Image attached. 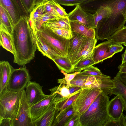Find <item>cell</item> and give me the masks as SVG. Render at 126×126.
I'll list each match as a JSON object with an SVG mask.
<instances>
[{
  "mask_svg": "<svg viewBox=\"0 0 126 126\" xmlns=\"http://www.w3.org/2000/svg\"><path fill=\"white\" fill-rule=\"evenodd\" d=\"M70 23L72 32L78 33L87 38L95 37V29L76 22L70 21Z\"/></svg>",
  "mask_w": 126,
  "mask_h": 126,
  "instance_id": "7402d4cb",
  "label": "cell"
},
{
  "mask_svg": "<svg viewBox=\"0 0 126 126\" xmlns=\"http://www.w3.org/2000/svg\"><path fill=\"white\" fill-rule=\"evenodd\" d=\"M12 126H34L24 89L22 91L19 107L13 121Z\"/></svg>",
  "mask_w": 126,
  "mask_h": 126,
  "instance_id": "ba28073f",
  "label": "cell"
},
{
  "mask_svg": "<svg viewBox=\"0 0 126 126\" xmlns=\"http://www.w3.org/2000/svg\"><path fill=\"white\" fill-rule=\"evenodd\" d=\"M110 44V42L108 40L95 46L92 55V58L94 61L95 64L111 58L109 49V46Z\"/></svg>",
  "mask_w": 126,
  "mask_h": 126,
  "instance_id": "2e32d148",
  "label": "cell"
},
{
  "mask_svg": "<svg viewBox=\"0 0 126 126\" xmlns=\"http://www.w3.org/2000/svg\"><path fill=\"white\" fill-rule=\"evenodd\" d=\"M60 5L71 6H80L91 1V0H53Z\"/></svg>",
  "mask_w": 126,
  "mask_h": 126,
  "instance_id": "e575fe53",
  "label": "cell"
},
{
  "mask_svg": "<svg viewBox=\"0 0 126 126\" xmlns=\"http://www.w3.org/2000/svg\"><path fill=\"white\" fill-rule=\"evenodd\" d=\"M104 4L111 9L107 17L98 23L95 29L96 40L107 39L122 29L126 22V0H107Z\"/></svg>",
  "mask_w": 126,
  "mask_h": 126,
  "instance_id": "7a4b0ae2",
  "label": "cell"
},
{
  "mask_svg": "<svg viewBox=\"0 0 126 126\" xmlns=\"http://www.w3.org/2000/svg\"><path fill=\"white\" fill-rule=\"evenodd\" d=\"M72 35V37L69 40L67 57L73 65L82 49L87 38L73 32Z\"/></svg>",
  "mask_w": 126,
  "mask_h": 126,
  "instance_id": "8fae6325",
  "label": "cell"
},
{
  "mask_svg": "<svg viewBox=\"0 0 126 126\" xmlns=\"http://www.w3.org/2000/svg\"><path fill=\"white\" fill-rule=\"evenodd\" d=\"M122 83L126 86V73L118 72L116 75Z\"/></svg>",
  "mask_w": 126,
  "mask_h": 126,
  "instance_id": "bcb514c9",
  "label": "cell"
},
{
  "mask_svg": "<svg viewBox=\"0 0 126 126\" xmlns=\"http://www.w3.org/2000/svg\"><path fill=\"white\" fill-rule=\"evenodd\" d=\"M31 79L28 71L26 68L13 69L6 89L9 91L14 92L22 91L25 88Z\"/></svg>",
  "mask_w": 126,
  "mask_h": 126,
  "instance_id": "52a82bcc",
  "label": "cell"
},
{
  "mask_svg": "<svg viewBox=\"0 0 126 126\" xmlns=\"http://www.w3.org/2000/svg\"><path fill=\"white\" fill-rule=\"evenodd\" d=\"M48 0H43L39 4L35 6L30 13L29 17L32 25L34 21L39 16L46 13V4Z\"/></svg>",
  "mask_w": 126,
  "mask_h": 126,
  "instance_id": "f1b7e54d",
  "label": "cell"
},
{
  "mask_svg": "<svg viewBox=\"0 0 126 126\" xmlns=\"http://www.w3.org/2000/svg\"><path fill=\"white\" fill-rule=\"evenodd\" d=\"M43 24L50 28L71 30L70 21L68 17L51 19Z\"/></svg>",
  "mask_w": 126,
  "mask_h": 126,
  "instance_id": "484cf974",
  "label": "cell"
},
{
  "mask_svg": "<svg viewBox=\"0 0 126 126\" xmlns=\"http://www.w3.org/2000/svg\"><path fill=\"white\" fill-rule=\"evenodd\" d=\"M126 126V122L123 114L119 120L115 121L110 120L106 125V126Z\"/></svg>",
  "mask_w": 126,
  "mask_h": 126,
  "instance_id": "b9f144b4",
  "label": "cell"
},
{
  "mask_svg": "<svg viewBox=\"0 0 126 126\" xmlns=\"http://www.w3.org/2000/svg\"><path fill=\"white\" fill-rule=\"evenodd\" d=\"M118 68L119 70L118 72L126 73V62L119 65Z\"/></svg>",
  "mask_w": 126,
  "mask_h": 126,
  "instance_id": "7dc6e473",
  "label": "cell"
},
{
  "mask_svg": "<svg viewBox=\"0 0 126 126\" xmlns=\"http://www.w3.org/2000/svg\"><path fill=\"white\" fill-rule=\"evenodd\" d=\"M19 10L22 16H29V14L23 5L21 0H12Z\"/></svg>",
  "mask_w": 126,
  "mask_h": 126,
  "instance_id": "7bdbcfd3",
  "label": "cell"
},
{
  "mask_svg": "<svg viewBox=\"0 0 126 126\" xmlns=\"http://www.w3.org/2000/svg\"><path fill=\"white\" fill-rule=\"evenodd\" d=\"M116 96L109 101L108 106V113L110 120H119L123 114L124 105L120 97Z\"/></svg>",
  "mask_w": 126,
  "mask_h": 126,
  "instance_id": "4fadbf2b",
  "label": "cell"
},
{
  "mask_svg": "<svg viewBox=\"0 0 126 126\" xmlns=\"http://www.w3.org/2000/svg\"><path fill=\"white\" fill-rule=\"evenodd\" d=\"M0 45L3 48L11 53H15L12 35L0 29Z\"/></svg>",
  "mask_w": 126,
  "mask_h": 126,
  "instance_id": "4316f807",
  "label": "cell"
},
{
  "mask_svg": "<svg viewBox=\"0 0 126 126\" xmlns=\"http://www.w3.org/2000/svg\"><path fill=\"white\" fill-rule=\"evenodd\" d=\"M50 28L54 33L63 38L70 39L72 37V32L71 30L53 28Z\"/></svg>",
  "mask_w": 126,
  "mask_h": 126,
  "instance_id": "8d00e7d4",
  "label": "cell"
},
{
  "mask_svg": "<svg viewBox=\"0 0 126 126\" xmlns=\"http://www.w3.org/2000/svg\"><path fill=\"white\" fill-rule=\"evenodd\" d=\"M55 94H50L48 96L30 107L31 118L33 121L41 116L52 103L55 102Z\"/></svg>",
  "mask_w": 126,
  "mask_h": 126,
  "instance_id": "7c38bea8",
  "label": "cell"
},
{
  "mask_svg": "<svg viewBox=\"0 0 126 126\" xmlns=\"http://www.w3.org/2000/svg\"><path fill=\"white\" fill-rule=\"evenodd\" d=\"M51 94H56L55 98V102L57 103L67 98L70 95L69 89L65 84L60 85L49 90Z\"/></svg>",
  "mask_w": 126,
  "mask_h": 126,
  "instance_id": "cb8c5ba5",
  "label": "cell"
},
{
  "mask_svg": "<svg viewBox=\"0 0 126 126\" xmlns=\"http://www.w3.org/2000/svg\"><path fill=\"white\" fill-rule=\"evenodd\" d=\"M122 44L126 47V42L123 43Z\"/></svg>",
  "mask_w": 126,
  "mask_h": 126,
  "instance_id": "816d5d0a",
  "label": "cell"
},
{
  "mask_svg": "<svg viewBox=\"0 0 126 126\" xmlns=\"http://www.w3.org/2000/svg\"><path fill=\"white\" fill-rule=\"evenodd\" d=\"M124 48L122 44H110L109 46V49L111 57H112L115 54L122 51Z\"/></svg>",
  "mask_w": 126,
  "mask_h": 126,
  "instance_id": "60d3db41",
  "label": "cell"
},
{
  "mask_svg": "<svg viewBox=\"0 0 126 126\" xmlns=\"http://www.w3.org/2000/svg\"><path fill=\"white\" fill-rule=\"evenodd\" d=\"M14 26L12 20L8 13L0 5V29L12 35Z\"/></svg>",
  "mask_w": 126,
  "mask_h": 126,
  "instance_id": "603a6c76",
  "label": "cell"
},
{
  "mask_svg": "<svg viewBox=\"0 0 126 126\" xmlns=\"http://www.w3.org/2000/svg\"><path fill=\"white\" fill-rule=\"evenodd\" d=\"M49 2L60 17H68V14L66 13L65 9L60 4L53 0H49Z\"/></svg>",
  "mask_w": 126,
  "mask_h": 126,
  "instance_id": "ab89813d",
  "label": "cell"
},
{
  "mask_svg": "<svg viewBox=\"0 0 126 126\" xmlns=\"http://www.w3.org/2000/svg\"><path fill=\"white\" fill-rule=\"evenodd\" d=\"M13 68L7 61L0 62V94L6 89Z\"/></svg>",
  "mask_w": 126,
  "mask_h": 126,
  "instance_id": "e0dca14e",
  "label": "cell"
},
{
  "mask_svg": "<svg viewBox=\"0 0 126 126\" xmlns=\"http://www.w3.org/2000/svg\"><path fill=\"white\" fill-rule=\"evenodd\" d=\"M21 0L25 8L30 14L34 7L35 0Z\"/></svg>",
  "mask_w": 126,
  "mask_h": 126,
  "instance_id": "ee69618b",
  "label": "cell"
},
{
  "mask_svg": "<svg viewBox=\"0 0 126 126\" xmlns=\"http://www.w3.org/2000/svg\"><path fill=\"white\" fill-rule=\"evenodd\" d=\"M25 90L27 99L30 107L48 97L42 90V86L35 81H30Z\"/></svg>",
  "mask_w": 126,
  "mask_h": 126,
  "instance_id": "30bf717a",
  "label": "cell"
},
{
  "mask_svg": "<svg viewBox=\"0 0 126 126\" xmlns=\"http://www.w3.org/2000/svg\"><path fill=\"white\" fill-rule=\"evenodd\" d=\"M88 76L83 75L80 73L77 74L71 81V85L70 87L76 86L79 87L82 89L84 88V83Z\"/></svg>",
  "mask_w": 126,
  "mask_h": 126,
  "instance_id": "836d02e7",
  "label": "cell"
},
{
  "mask_svg": "<svg viewBox=\"0 0 126 126\" xmlns=\"http://www.w3.org/2000/svg\"><path fill=\"white\" fill-rule=\"evenodd\" d=\"M36 32L63 56H67L70 39H66L57 35L53 32L50 28L43 24Z\"/></svg>",
  "mask_w": 126,
  "mask_h": 126,
  "instance_id": "5b68a950",
  "label": "cell"
},
{
  "mask_svg": "<svg viewBox=\"0 0 126 126\" xmlns=\"http://www.w3.org/2000/svg\"><path fill=\"white\" fill-rule=\"evenodd\" d=\"M108 94L101 92L88 109L81 116L82 126H106L110 120L107 107Z\"/></svg>",
  "mask_w": 126,
  "mask_h": 126,
  "instance_id": "3957f363",
  "label": "cell"
},
{
  "mask_svg": "<svg viewBox=\"0 0 126 126\" xmlns=\"http://www.w3.org/2000/svg\"><path fill=\"white\" fill-rule=\"evenodd\" d=\"M92 0H91V1H92Z\"/></svg>",
  "mask_w": 126,
  "mask_h": 126,
  "instance_id": "db71d44e",
  "label": "cell"
},
{
  "mask_svg": "<svg viewBox=\"0 0 126 126\" xmlns=\"http://www.w3.org/2000/svg\"><path fill=\"white\" fill-rule=\"evenodd\" d=\"M46 13H48L56 18L60 17L48 0L46 4Z\"/></svg>",
  "mask_w": 126,
  "mask_h": 126,
  "instance_id": "f6af8a7d",
  "label": "cell"
},
{
  "mask_svg": "<svg viewBox=\"0 0 126 126\" xmlns=\"http://www.w3.org/2000/svg\"><path fill=\"white\" fill-rule=\"evenodd\" d=\"M81 116L75 112L70 117L64 126H82Z\"/></svg>",
  "mask_w": 126,
  "mask_h": 126,
  "instance_id": "74e56055",
  "label": "cell"
},
{
  "mask_svg": "<svg viewBox=\"0 0 126 126\" xmlns=\"http://www.w3.org/2000/svg\"><path fill=\"white\" fill-rule=\"evenodd\" d=\"M55 18H56L47 13L39 16L34 21L32 25L33 28L36 33L44 23L50 19Z\"/></svg>",
  "mask_w": 126,
  "mask_h": 126,
  "instance_id": "1f68e13d",
  "label": "cell"
},
{
  "mask_svg": "<svg viewBox=\"0 0 126 126\" xmlns=\"http://www.w3.org/2000/svg\"><path fill=\"white\" fill-rule=\"evenodd\" d=\"M0 5L8 12L14 26L19 21L22 16L17 7L12 0H0Z\"/></svg>",
  "mask_w": 126,
  "mask_h": 126,
  "instance_id": "d6986e66",
  "label": "cell"
},
{
  "mask_svg": "<svg viewBox=\"0 0 126 126\" xmlns=\"http://www.w3.org/2000/svg\"><path fill=\"white\" fill-rule=\"evenodd\" d=\"M43 0H35L34 4V7L41 3Z\"/></svg>",
  "mask_w": 126,
  "mask_h": 126,
  "instance_id": "f907efd6",
  "label": "cell"
},
{
  "mask_svg": "<svg viewBox=\"0 0 126 126\" xmlns=\"http://www.w3.org/2000/svg\"><path fill=\"white\" fill-rule=\"evenodd\" d=\"M80 73L88 76H101L103 75L99 69L93 65L80 72Z\"/></svg>",
  "mask_w": 126,
  "mask_h": 126,
  "instance_id": "f35d334b",
  "label": "cell"
},
{
  "mask_svg": "<svg viewBox=\"0 0 126 126\" xmlns=\"http://www.w3.org/2000/svg\"><path fill=\"white\" fill-rule=\"evenodd\" d=\"M122 61L121 64L124 63L126 62V47L124 53L121 55Z\"/></svg>",
  "mask_w": 126,
  "mask_h": 126,
  "instance_id": "681fc988",
  "label": "cell"
},
{
  "mask_svg": "<svg viewBox=\"0 0 126 126\" xmlns=\"http://www.w3.org/2000/svg\"><path fill=\"white\" fill-rule=\"evenodd\" d=\"M56 111V103L54 102L41 116L33 121L34 126H52Z\"/></svg>",
  "mask_w": 126,
  "mask_h": 126,
  "instance_id": "5bb4252c",
  "label": "cell"
},
{
  "mask_svg": "<svg viewBox=\"0 0 126 126\" xmlns=\"http://www.w3.org/2000/svg\"><path fill=\"white\" fill-rule=\"evenodd\" d=\"M113 80L114 87L109 91L108 94H114L119 96L123 102L124 110L126 111V86L116 76L114 78Z\"/></svg>",
  "mask_w": 126,
  "mask_h": 126,
  "instance_id": "44dd1931",
  "label": "cell"
},
{
  "mask_svg": "<svg viewBox=\"0 0 126 126\" xmlns=\"http://www.w3.org/2000/svg\"><path fill=\"white\" fill-rule=\"evenodd\" d=\"M69 93L70 94L81 90L82 89L80 87L76 86H71L68 88Z\"/></svg>",
  "mask_w": 126,
  "mask_h": 126,
  "instance_id": "c3c4849f",
  "label": "cell"
},
{
  "mask_svg": "<svg viewBox=\"0 0 126 126\" xmlns=\"http://www.w3.org/2000/svg\"><path fill=\"white\" fill-rule=\"evenodd\" d=\"M61 72L64 75L65 77L63 79H58V82L59 83L65 84L66 86L68 88L71 85L70 82L71 81L77 74L80 73L78 72H75L73 73L69 74L65 73L62 70H61Z\"/></svg>",
  "mask_w": 126,
  "mask_h": 126,
  "instance_id": "d590c367",
  "label": "cell"
},
{
  "mask_svg": "<svg viewBox=\"0 0 126 126\" xmlns=\"http://www.w3.org/2000/svg\"><path fill=\"white\" fill-rule=\"evenodd\" d=\"M125 121H126V116H125Z\"/></svg>",
  "mask_w": 126,
  "mask_h": 126,
  "instance_id": "f5cc1de1",
  "label": "cell"
},
{
  "mask_svg": "<svg viewBox=\"0 0 126 126\" xmlns=\"http://www.w3.org/2000/svg\"><path fill=\"white\" fill-rule=\"evenodd\" d=\"M110 42L111 44H121L126 42V26L116 32L107 39Z\"/></svg>",
  "mask_w": 126,
  "mask_h": 126,
  "instance_id": "f546056e",
  "label": "cell"
},
{
  "mask_svg": "<svg viewBox=\"0 0 126 126\" xmlns=\"http://www.w3.org/2000/svg\"><path fill=\"white\" fill-rule=\"evenodd\" d=\"M102 91L101 89L98 88H82L79 95L72 104L75 111L81 116Z\"/></svg>",
  "mask_w": 126,
  "mask_h": 126,
  "instance_id": "8992f818",
  "label": "cell"
},
{
  "mask_svg": "<svg viewBox=\"0 0 126 126\" xmlns=\"http://www.w3.org/2000/svg\"><path fill=\"white\" fill-rule=\"evenodd\" d=\"M22 91L14 92L7 89L0 94V126H12L17 112Z\"/></svg>",
  "mask_w": 126,
  "mask_h": 126,
  "instance_id": "277c9868",
  "label": "cell"
},
{
  "mask_svg": "<svg viewBox=\"0 0 126 126\" xmlns=\"http://www.w3.org/2000/svg\"><path fill=\"white\" fill-rule=\"evenodd\" d=\"M94 64L95 63L92 58L80 61L74 66L73 72H80Z\"/></svg>",
  "mask_w": 126,
  "mask_h": 126,
  "instance_id": "d6a6232c",
  "label": "cell"
},
{
  "mask_svg": "<svg viewBox=\"0 0 126 126\" xmlns=\"http://www.w3.org/2000/svg\"><path fill=\"white\" fill-rule=\"evenodd\" d=\"M81 90L70 94L66 99L56 103L57 111L58 112L63 110L72 105L79 95Z\"/></svg>",
  "mask_w": 126,
  "mask_h": 126,
  "instance_id": "4dcf8cb0",
  "label": "cell"
},
{
  "mask_svg": "<svg viewBox=\"0 0 126 126\" xmlns=\"http://www.w3.org/2000/svg\"><path fill=\"white\" fill-rule=\"evenodd\" d=\"M97 41L95 37L87 38L84 47L74 63V66L80 61L92 58L94 49Z\"/></svg>",
  "mask_w": 126,
  "mask_h": 126,
  "instance_id": "ac0fdd59",
  "label": "cell"
},
{
  "mask_svg": "<svg viewBox=\"0 0 126 126\" xmlns=\"http://www.w3.org/2000/svg\"><path fill=\"white\" fill-rule=\"evenodd\" d=\"M70 21L78 22L90 28L95 29L93 14L86 11L80 6H77L68 14Z\"/></svg>",
  "mask_w": 126,
  "mask_h": 126,
  "instance_id": "9c48e42d",
  "label": "cell"
},
{
  "mask_svg": "<svg viewBox=\"0 0 126 126\" xmlns=\"http://www.w3.org/2000/svg\"><path fill=\"white\" fill-rule=\"evenodd\" d=\"M36 34L29 16H22L12 34L14 63L25 66L34 58L37 49Z\"/></svg>",
  "mask_w": 126,
  "mask_h": 126,
  "instance_id": "6da1fadb",
  "label": "cell"
},
{
  "mask_svg": "<svg viewBox=\"0 0 126 126\" xmlns=\"http://www.w3.org/2000/svg\"><path fill=\"white\" fill-rule=\"evenodd\" d=\"M36 37L37 49L43 55L51 60L56 57H64L49 45L37 32Z\"/></svg>",
  "mask_w": 126,
  "mask_h": 126,
  "instance_id": "9a60e30c",
  "label": "cell"
},
{
  "mask_svg": "<svg viewBox=\"0 0 126 126\" xmlns=\"http://www.w3.org/2000/svg\"><path fill=\"white\" fill-rule=\"evenodd\" d=\"M111 12L110 8L104 3L98 8L95 13L93 14L96 28L99 21L107 17Z\"/></svg>",
  "mask_w": 126,
  "mask_h": 126,
  "instance_id": "83f0119b",
  "label": "cell"
},
{
  "mask_svg": "<svg viewBox=\"0 0 126 126\" xmlns=\"http://www.w3.org/2000/svg\"><path fill=\"white\" fill-rule=\"evenodd\" d=\"M52 60L59 70H63L67 73L73 72L74 66L67 56L57 57Z\"/></svg>",
  "mask_w": 126,
  "mask_h": 126,
  "instance_id": "d4e9b609",
  "label": "cell"
},
{
  "mask_svg": "<svg viewBox=\"0 0 126 126\" xmlns=\"http://www.w3.org/2000/svg\"><path fill=\"white\" fill-rule=\"evenodd\" d=\"M75 112L72 104L63 110L56 111L52 126H64L71 116Z\"/></svg>",
  "mask_w": 126,
  "mask_h": 126,
  "instance_id": "ffe728a7",
  "label": "cell"
}]
</instances>
